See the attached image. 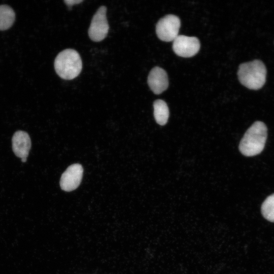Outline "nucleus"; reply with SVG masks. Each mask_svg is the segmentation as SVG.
<instances>
[{
  "label": "nucleus",
  "mask_w": 274,
  "mask_h": 274,
  "mask_svg": "<svg viewBox=\"0 0 274 274\" xmlns=\"http://www.w3.org/2000/svg\"><path fill=\"white\" fill-rule=\"evenodd\" d=\"M267 137L266 125L261 121L255 122L247 130L239 145V149L246 156L260 153L264 148Z\"/></svg>",
  "instance_id": "f257e3e1"
},
{
  "label": "nucleus",
  "mask_w": 274,
  "mask_h": 274,
  "mask_svg": "<svg viewBox=\"0 0 274 274\" xmlns=\"http://www.w3.org/2000/svg\"><path fill=\"white\" fill-rule=\"evenodd\" d=\"M238 78L241 83L247 88L258 90L265 84L266 68L259 60L245 62L239 66Z\"/></svg>",
  "instance_id": "f03ea898"
},
{
  "label": "nucleus",
  "mask_w": 274,
  "mask_h": 274,
  "mask_svg": "<svg viewBox=\"0 0 274 274\" xmlns=\"http://www.w3.org/2000/svg\"><path fill=\"white\" fill-rule=\"evenodd\" d=\"M82 62L78 52L72 49L60 52L54 61V68L57 74L64 80H72L81 72Z\"/></svg>",
  "instance_id": "7ed1b4c3"
},
{
  "label": "nucleus",
  "mask_w": 274,
  "mask_h": 274,
  "mask_svg": "<svg viewBox=\"0 0 274 274\" xmlns=\"http://www.w3.org/2000/svg\"><path fill=\"white\" fill-rule=\"evenodd\" d=\"M181 21L177 16L169 14L161 18L156 26L158 38L165 42L173 41L179 35Z\"/></svg>",
  "instance_id": "20e7f679"
},
{
  "label": "nucleus",
  "mask_w": 274,
  "mask_h": 274,
  "mask_svg": "<svg viewBox=\"0 0 274 274\" xmlns=\"http://www.w3.org/2000/svg\"><path fill=\"white\" fill-rule=\"evenodd\" d=\"M107 8L101 6L97 10L92 19L88 29L90 39L94 42H100L107 36L109 25L106 17Z\"/></svg>",
  "instance_id": "39448f33"
},
{
  "label": "nucleus",
  "mask_w": 274,
  "mask_h": 274,
  "mask_svg": "<svg viewBox=\"0 0 274 274\" xmlns=\"http://www.w3.org/2000/svg\"><path fill=\"white\" fill-rule=\"evenodd\" d=\"M199 48L200 42L196 37L178 35L173 41V50L181 57H192L198 52Z\"/></svg>",
  "instance_id": "423d86ee"
},
{
  "label": "nucleus",
  "mask_w": 274,
  "mask_h": 274,
  "mask_svg": "<svg viewBox=\"0 0 274 274\" xmlns=\"http://www.w3.org/2000/svg\"><path fill=\"white\" fill-rule=\"evenodd\" d=\"M83 172V167L80 164L75 163L68 166L61 177V188L65 191H71L76 189L80 184Z\"/></svg>",
  "instance_id": "0eeeda50"
},
{
  "label": "nucleus",
  "mask_w": 274,
  "mask_h": 274,
  "mask_svg": "<svg viewBox=\"0 0 274 274\" xmlns=\"http://www.w3.org/2000/svg\"><path fill=\"white\" fill-rule=\"evenodd\" d=\"M12 150L15 155L25 162L31 148V140L29 134L22 130L16 131L12 139Z\"/></svg>",
  "instance_id": "6e6552de"
},
{
  "label": "nucleus",
  "mask_w": 274,
  "mask_h": 274,
  "mask_svg": "<svg viewBox=\"0 0 274 274\" xmlns=\"http://www.w3.org/2000/svg\"><path fill=\"white\" fill-rule=\"evenodd\" d=\"M147 82L151 90L156 94L165 91L168 86L167 73L162 68L155 66L150 71Z\"/></svg>",
  "instance_id": "1a4fd4ad"
},
{
  "label": "nucleus",
  "mask_w": 274,
  "mask_h": 274,
  "mask_svg": "<svg viewBox=\"0 0 274 274\" xmlns=\"http://www.w3.org/2000/svg\"><path fill=\"white\" fill-rule=\"evenodd\" d=\"M154 116L156 122L160 125H165L169 117V109L166 102L156 100L153 103Z\"/></svg>",
  "instance_id": "9d476101"
},
{
  "label": "nucleus",
  "mask_w": 274,
  "mask_h": 274,
  "mask_svg": "<svg viewBox=\"0 0 274 274\" xmlns=\"http://www.w3.org/2000/svg\"><path fill=\"white\" fill-rule=\"evenodd\" d=\"M15 19V12L10 7L5 5H0V30L9 28Z\"/></svg>",
  "instance_id": "9b49d317"
},
{
  "label": "nucleus",
  "mask_w": 274,
  "mask_h": 274,
  "mask_svg": "<svg viewBox=\"0 0 274 274\" xmlns=\"http://www.w3.org/2000/svg\"><path fill=\"white\" fill-rule=\"evenodd\" d=\"M261 210L264 218L274 222V193L268 196L263 201Z\"/></svg>",
  "instance_id": "f8f14e48"
},
{
  "label": "nucleus",
  "mask_w": 274,
  "mask_h": 274,
  "mask_svg": "<svg viewBox=\"0 0 274 274\" xmlns=\"http://www.w3.org/2000/svg\"><path fill=\"white\" fill-rule=\"evenodd\" d=\"M64 3L66 4L67 6L68 7H71L73 5L78 4L81 2H83V1L81 0H67V1H64Z\"/></svg>",
  "instance_id": "ddd939ff"
}]
</instances>
